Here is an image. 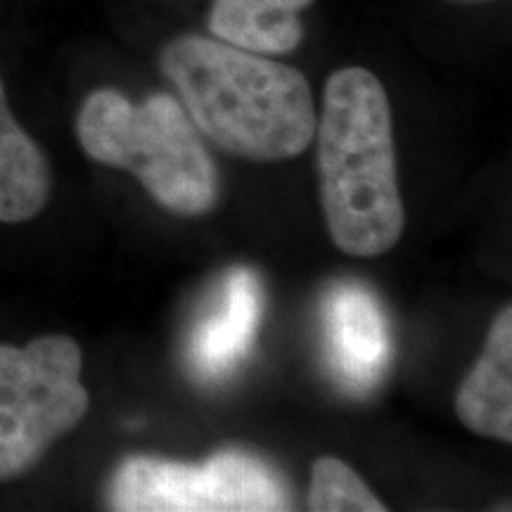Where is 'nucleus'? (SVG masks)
Wrapping results in <instances>:
<instances>
[{
	"instance_id": "1",
	"label": "nucleus",
	"mask_w": 512,
	"mask_h": 512,
	"mask_svg": "<svg viewBox=\"0 0 512 512\" xmlns=\"http://www.w3.org/2000/svg\"><path fill=\"white\" fill-rule=\"evenodd\" d=\"M162 69L197 131L230 155L283 162L311 145L316 107L297 69L202 36L171 41Z\"/></svg>"
},
{
	"instance_id": "2",
	"label": "nucleus",
	"mask_w": 512,
	"mask_h": 512,
	"mask_svg": "<svg viewBox=\"0 0 512 512\" xmlns=\"http://www.w3.org/2000/svg\"><path fill=\"white\" fill-rule=\"evenodd\" d=\"M320 200L344 254L382 256L401 240L406 214L396 183L392 110L375 74L339 69L316 121Z\"/></svg>"
},
{
	"instance_id": "3",
	"label": "nucleus",
	"mask_w": 512,
	"mask_h": 512,
	"mask_svg": "<svg viewBox=\"0 0 512 512\" xmlns=\"http://www.w3.org/2000/svg\"><path fill=\"white\" fill-rule=\"evenodd\" d=\"M76 136L95 162L138 178L159 207L178 216H204L219 202V171L190 114L171 95L133 105L102 88L83 100Z\"/></svg>"
},
{
	"instance_id": "4",
	"label": "nucleus",
	"mask_w": 512,
	"mask_h": 512,
	"mask_svg": "<svg viewBox=\"0 0 512 512\" xmlns=\"http://www.w3.org/2000/svg\"><path fill=\"white\" fill-rule=\"evenodd\" d=\"M83 354L76 339L43 335L27 347L0 344V482L41 463L86 418Z\"/></svg>"
},
{
	"instance_id": "5",
	"label": "nucleus",
	"mask_w": 512,
	"mask_h": 512,
	"mask_svg": "<svg viewBox=\"0 0 512 512\" xmlns=\"http://www.w3.org/2000/svg\"><path fill=\"white\" fill-rule=\"evenodd\" d=\"M110 503L124 512H266L290 508V494L261 458L223 451L202 465L128 458L112 479Z\"/></svg>"
},
{
	"instance_id": "6",
	"label": "nucleus",
	"mask_w": 512,
	"mask_h": 512,
	"mask_svg": "<svg viewBox=\"0 0 512 512\" xmlns=\"http://www.w3.org/2000/svg\"><path fill=\"white\" fill-rule=\"evenodd\" d=\"M325 344L337 380L368 392L392 358V335L382 306L363 285L342 283L325 302Z\"/></svg>"
},
{
	"instance_id": "7",
	"label": "nucleus",
	"mask_w": 512,
	"mask_h": 512,
	"mask_svg": "<svg viewBox=\"0 0 512 512\" xmlns=\"http://www.w3.org/2000/svg\"><path fill=\"white\" fill-rule=\"evenodd\" d=\"M264 313V290L252 268H233L221 280L219 297L190 337L188 361L197 380L228 377L252 349Z\"/></svg>"
},
{
	"instance_id": "8",
	"label": "nucleus",
	"mask_w": 512,
	"mask_h": 512,
	"mask_svg": "<svg viewBox=\"0 0 512 512\" xmlns=\"http://www.w3.org/2000/svg\"><path fill=\"white\" fill-rule=\"evenodd\" d=\"M456 413L479 437L512 441V309L503 306L489 328L477 366L460 384Z\"/></svg>"
},
{
	"instance_id": "9",
	"label": "nucleus",
	"mask_w": 512,
	"mask_h": 512,
	"mask_svg": "<svg viewBox=\"0 0 512 512\" xmlns=\"http://www.w3.org/2000/svg\"><path fill=\"white\" fill-rule=\"evenodd\" d=\"M313 0H214L209 29L219 41L259 55H283L302 43V12Z\"/></svg>"
},
{
	"instance_id": "10",
	"label": "nucleus",
	"mask_w": 512,
	"mask_h": 512,
	"mask_svg": "<svg viewBox=\"0 0 512 512\" xmlns=\"http://www.w3.org/2000/svg\"><path fill=\"white\" fill-rule=\"evenodd\" d=\"M50 164L12 117L0 81V223H24L46 209Z\"/></svg>"
},
{
	"instance_id": "11",
	"label": "nucleus",
	"mask_w": 512,
	"mask_h": 512,
	"mask_svg": "<svg viewBox=\"0 0 512 512\" xmlns=\"http://www.w3.org/2000/svg\"><path fill=\"white\" fill-rule=\"evenodd\" d=\"M309 510L313 512H384V505L368 484L339 458H318L311 470Z\"/></svg>"
}]
</instances>
